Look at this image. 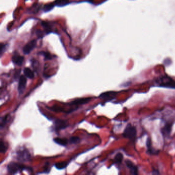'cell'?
Wrapping results in <instances>:
<instances>
[{"instance_id": "21", "label": "cell", "mask_w": 175, "mask_h": 175, "mask_svg": "<svg viewBox=\"0 0 175 175\" xmlns=\"http://www.w3.org/2000/svg\"><path fill=\"white\" fill-rule=\"evenodd\" d=\"M42 55H44L45 58V60H51L52 58V55L50 53L48 52H40Z\"/></svg>"}, {"instance_id": "16", "label": "cell", "mask_w": 175, "mask_h": 175, "mask_svg": "<svg viewBox=\"0 0 175 175\" xmlns=\"http://www.w3.org/2000/svg\"><path fill=\"white\" fill-rule=\"evenodd\" d=\"M123 159V156L122 154L118 153L114 158V163H115L116 164H120L122 162Z\"/></svg>"}, {"instance_id": "7", "label": "cell", "mask_w": 175, "mask_h": 175, "mask_svg": "<svg viewBox=\"0 0 175 175\" xmlns=\"http://www.w3.org/2000/svg\"><path fill=\"white\" fill-rule=\"evenodd\" d=\"M26 84H27V79H26V76H23V75L21 76L20 80H19V85H18V91L20 94L23 93L26 88Z\"/></svg>"}, {"instance_id": "17", "label": "cell", "mask_w": 175, "mask_h": 175, "mask_svg": "<svg viewBox=\"0 0 175 175\" xmlns=\"http://www.w3.org/2000/svg\"><path fill=\"white\" fill-rule=\"evenodd\" d=\"M69 0H56L55 2V5L59 6H63L68 3Z\"/></svg>"}, {"instance_id": "1", "label": "cell", "mask_w": 175, "mask_h": 175, "mask_svg": "<svg viewBox=\"0 0 175 175\" xmlns=\"http://www.w3.org/2000/svg\"><path fill=\"white\" fill-rule=\"evenodd\" d=\"M155 82L158 86L175 89V81L169 76H162L158 78Z\"/></svg>"}, {"instance_id": "18", "label": "cell", "mask_w": 175, "mask_h": 175, "mask_svg": "<svg viewBox=\"0 0 175 175\" xmlns=\"http://www.w3.org/2000/svg\"><path fill=\"white\" fill-rule=\"evenodd\" d=\"M68 165V163L66 162L61 163H57L55 164V166L57 169H65L67 167V166Z\"/></svg>"}, {"instance_id": "11", "label": "cell", "mask_w": 175, "mask_h": 175, "mask_svg": "<svg viewBox=\"0 0 175 175\" xmlns=\"http://www.w3.org/2000/svg\"><path fill=\"white\" fill-rule=\"evenodd\" d=\"M91 99H92V98H79V99H77L72 101L70 103V104L72 105H83V104H86L87 103L89 102L91 100Z\"/></svg>"}, {"instance_id": "10", "label": "cell", "mask_w": 175, "mask_h": 175, "mask_svg": "<svg viewBox=\"0 0 175 175\" xmlns=\"http://www.w3.org/2000/svg\"><path fill=\"white\" fill-rule=\"evenodd\" d=\"M125 164L127 167L129 169L131 174L137 175L138 169L137 166L135 165L134 163H133V162H131L129 160L127 159L125 160Z\"/></svg>"}, {"instance_id": "20", "label": "cell", "mask_w": 175, "mask_h": 175, "mask_svg": "<svg viewBox=\"0 0 175 175\" xmlns=\"http://www.w3.org/2000/svg\"><path fill=\"white\" fill-rule=\"evenodd\" d=\"M80 142V139L78 137H71L70 138V144H77Z\"/></svg>"}, {"instance_id": "9", "label": "cell", "mask_w": 175, "mask_h": 175, "mask_svg": "<svg viewBox=\"0 0 175 175\" xmlns=\"http://www.w3.org/2000/svg\"><path fill=\"white\" fill-rule=\"evenodd\" d=\"M147 153L150 155H157L159 154V150L153 148L151 144V139L148 138L146 140Z\"/></svg>"}, {"instance_id": "19", "label": "cell", "mask_w": 175, "mask_h": 175, "mask_svg": "<svg viewBox=\"0 0 175 175\" xmlns=\"http://www.w3.org/2000/svg\"><path fill=\"white\" fill-rule=\"evenodd\" d=\"M7 149H8V147L6 145H5L4 142L1 140V144H0V151H1V153L4 154V153H6Z\"/></svg>"}, {"instance_id": "24", "label": "cell", "mask_w": 175, "mask_h": 175, "mask_svg": "<svg viewBox=\"0 0 175 175\" xmlns=\"http://www.w3.org/2000/svg\"><path fill=\"white\" fill-rule=\"evenodd\" d=\"M7 45L4 44H1V48H0V51H1V54L2 55L3 52H5V50H6V47Z\"/></svg>"}, {"instance_id": "12", "label": "cell", "mask_w": 175, "mask_h": 175, "mask_svg": "<svg viewBox=\"0 0 175 175\" xmlns=\"http://www.w3.org/2000/svg\"><path fill=\"white\" fill-rule=\"evenodd\" d=\"M117 95V93L114 92H108L104 93L101 94L99 98L104 100H112L115 98Z\"/></svg>"}, {"instance_id": "23", "label": "cell", "mask_w": 175, "mask_h": 175, "mask_svg": "<svg viewBox=\"0 0 175 175\" xmlns=\"http://www.w3.org/2000/svg\"><path fill=\"white\" fill-rule=\"evenodd\" d=\"M54 6V4L51 3L49 4H47V5H45L44 7V11L45 12H48V11L51 10Z\"/></svg>"}, {"instance_id": "3", "label": "cell", "mask_w": 175, "mask_h": 175, "mask_svg": "<svg viewBox=\"0 0 175 175\" xmlns=\"http://www.w3.org/2000/svg\"><path fill=\"white\" fill-rule=\"evenodd\" d=\"M137 129L135 126H133L131 124H128L127 125L126 127L124 129V131H123V137L127 139L133 140L135 139L137 135Z\"/></svg>"}, {"instance_id": "2", "label": "cell", "mask_w": 175, "mask_h": 175, "mask_svg": "<svg viewBox=\"0 0 175 175\" xmlns=\"http://www.w3.org/2000/svg\"><path fill=\"white\" fill-rule=\"evenodd\" d=\"M7 170L11 174H15L18 173V172L22 171L23 170H32V169L29 167H28L27 166L25 165L24 164L17 163L16 162L10 163L7 166Z\"/></svg>"}, {"instance_id": "8", "label": "cell", "mask_w": 175, "mask_h": 175, "mask_svg": "<svg viewBox=\"0 0 175 175\" xmlns=\"http://www.w3.org/2000/svg\"><path fill=\"white\" fill-rule=\"evenodd\" d=\"M24 61V57L20 55L17 52H14L12 57V61L14 64L21 66Z\"/></svg>"}, {"instance_id": "22", "label": "cell", "mask_w": 175, "mask_h": 175, "mask_svg": "<svg viewBox=\"0 0 175 175\" xmlns=\"http://www.w3.org/2000/svg\"><path fill=\"white\" fill-rule=\"evenodd\" d=\"M7 119H8L7 115L5 116V117H3L1 118V129H2L3 127H4V125L6 124V123H7Z\"/></svg>"}, {"instance_id": "14", "label": "cell", "mask_w": 175, "mask_h": 175, "mask_svg": "<svg viewBox=\"0 0 175 175\" xmlns=\"http://www.w3.org/2000/svg\"><path fill=\"white\" fill-rule=\"evenodd\" d=\"M54 142L59 145L65 146L68 143V140L66 138H55L54 139Z\"/></svg>"}, {"instance_id": "5", "label": "cell", "mask_w": 175, "mask_h": 175, "mask_svg": "<svg viewBox=\"0 0 175 175\" xmlns=\"http://www.w3.org/2000/svg\"><path fill=\"white\" fill-rule=\"evenodd\" d=\"M36 46V40H32L30 42H29L28 43L24 46L23 48V53L25 55H28L30 54L33 49H35Z\"/></svg>"}, {"instance_id": "6", "label": "cell", "mask_w": 175, "mask_h": 175, "mask_svg": "<svg viewBox=\"0 0 175 175\" xmlns=\"http://www.w3.org/2000/svg\"><path fill=\"white\" fill-rule=\"evenodd\" d=\"M68 124L67 122L65 120L61 119H57L55 122V131H60L62 129H65L68 126Z\"/></svg>"}, {"instance_id": "15", "label": "cell", "mask_w": 175, "mask_h": 175, "mask_svg": "<svg viewBox=\"0 0 175 175\" xmlns=\"http://www.w3.org/2000/svg\"><path fill=\"white\" fill-rule=\"evenodd\" d=\"M24 74L26 76V77L28 78L29 79H33L35 77V74H34L33 71L30 68H28V67H26L24 69Z\"/></svg>"}, {"instance_id": "13", "label": "cell", "mask_w": 175, "mask_h": 175, "mask_svg": "<svg viewBox=\"0 0 175 175\" xmlns=\"http://www.w3.org/2000/svg\"><path fill=\"white\" fill-rule=\"evenodd\" d=\"M172 126L173 124L171 123H166L164 125L163 127L161 129V133L164 136H169L171 133L172 131Z\"/></svg>"}, {"instance_id": "4", "label": "cell", "mask_w": 175, "mask_h": 175, "mask_svg": "<svg viewBox=\"0 0 175 175\" xmlns=\"http://www.w3.org/2000/svg\"><path fill=\"white\" fill-rule=\"evenodd\" d=\"M17 159L21 162L29 161L30 159V154L29 150L24 148L17 151Z\"/></svg>"}]
</instances>
